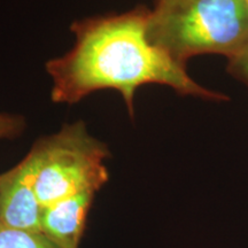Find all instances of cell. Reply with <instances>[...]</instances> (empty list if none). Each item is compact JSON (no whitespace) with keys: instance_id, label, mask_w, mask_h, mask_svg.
<instances>
[{"instance_id":"cell-1","label":"cell","mask_w":248,"mask_h":248,"mask_svg":"<svg viewBox=\"0 0 248 248\" xmlns=\"http://www.w3.org/2000/svg\"><path fill=\"white\" fill-rule=\"evenodd\" d=\"M151 11L144 6L122 14L86 17L70 27L75 45L46 63L52 100L75 104L100 90L121 93L135 116L136 92L145 84L167 85L182 95L228 100V95L198 84L166 51L148 39Z\"/></svg>"},{"instance_id":"cell-2","label":"cell","mask_w":248,"mask_h":248,"mask_svg":"<svg viewBox=\"0 0 248 248\" xmlns=\"http://www.w3.org/2000/svg\"><path fill=\"white\" fill-rule=\"evenodd\" d=\"M148 39L185 64L201 54L226 59L248 44L246 0H157Z\"/></svg>"},{"instance_id":"cell-3","label":"cell","mask_w":248,"mask_h":248,"mask_svg":"<svg viewBox=\"0 0 248 248\" xmlns=\"http://www.w3.org/2000/svg\"><path fill=\"white\" fill-rule=\"evenodd\" d=\"M29 154L43 208L82 192L97 193L109 179L107 145L90 135L80 121L40 138Z\"/></svg>"},{"instance_id":"cell-4","label":"cell","mask_w":248,"mask_h":248,"mask_svg":"<svg viewBox=\"0 0 248 248\" xmlns=\"http://www.w3.org/2000/svg\"><path fill=\"white\" fill-rule=\"evenodd\" d=\"M43 206L35 190L30 154L0 175V224L18 230L42 232Z\"/></svg>"},{"instance_id":"cell-5","label":"cell","mask_w":248,"mask_h":248,"mask_svg":"<svg viewBox=\"0 0 248 248\" xmlns=\"http://www.w3.org/2000/svg\"><path fill=\"white\" fill-rule=\"evenodd\" d=\"M95 192H82L43 208L42 232L59 248H80Z\"/></svg>"},{"instance_id":"cell-6","label":"cell","mask_w":248,"mask_h":248,"mask_svg":"<svg viewBox=\"0 0 248 248\" xmlns=\"http://www.w3.org/2000/svg\"><path fill=\"white\" fill-rule=\"evenodd\" d=\"M0 248H59L43 232L12 229L0 224Z\"/></svg>"},{"instance_id":"cell-7","label":"cell","mask_w":248,"mask_h":248,"mask_svg":"<svg viewBox=\"0 0 248 248\" xmlns=\"http://www.w3.org/2000/svg\"><path fill=\"white\" fill-rule=\"evenodd\" d=\"M229 74L248 85V44L239 52L228 58Z\"/></svg>"},{"instance_id":"cell-8","label":"cell","mask_w":248,"mask_h":248,"mask_svg":"<svg viewBox=\"0 0 248 248\" xmlns=\"http://www.w3.org/2000/svg\"><path fill=\"white\" fill-rule=\"evenodd\" d=\"M26 128V121L20 115L0 113V139L17 137Z\"/></svg>"},{"instance_id":"cell-9","label":"cell","mask_w":248,"mask_h":248,"mask_svg":"<svg viewBox=\"0 0 248 248\" xmlns=\"http://www.w3.org/2000/svg\"><path fill=\"white\" fill-rule=\"evenodd\" d=\"M246 4H247V6H248V0H246Z\"/></svg>"}]
</instances>
